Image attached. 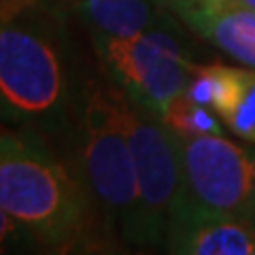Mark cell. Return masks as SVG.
<instances>
[{
	"mask_svg": "<svg viewBox=\"0 0 255 255\" xmlns=\"http://www.w3.org/2000/svg\"><path fill=\"white\" fill-rule=\"evenodd\" d=\"M245 68L221 66V64H194L185 96L198 105L211 109L221 122L236 109L243 94Z\"/></svg>",
	"mask_w": 255,
	"mask_h": 255,
	"instance_id": "10",
	"label": "cell"
},
{
	"mask_svg": "<svg viewBox=\"0 0 255 255\" xmlns=\"http://www.w3.org/2000/svg\"><path fill=\"white\" fill-rule=\"evenodd\" d=\"M223 124L236 136L255 145V68H245L241 100L232 113L223 119Z\"/></svg>",
	"mask_w": 255,
	"mask_h": 255,
	"instance_id": "12",
	"label": "cell"
},
{
	"mask_svg": "<svg viewBox=\"0 0 255 255\" xmlns=\"http://www.w3.org/2000/svg\"><path fill=\"white\" fill-rule=\"evenodd\" d=\"M187 26L232 60L255 68V9L241 0H166Z\"/></svg>",
	"mask_w": 255,
	"mask_h": 255,
	"instance_id": "7",
	"label": "cell"
},
{
	"mask_svg": "<svg viewBox=\"0 0 255 255\" xmlns=\"http://www.w3.org/2000/svg\"><path fill=\"white\" fill-rule=\"evenodd\" d=\"M166 0H81L79 13L94 36L130 38L157 30L164 19Z\"/></svg>",
	"mask_w": 255,
	"mask_h": 255,
	"instance_id": "9",
	"label": "cell"
},
{
	"mask_svg": "<svg viewBox=\"0 0 255 255\" xmlns=\"http://www.w3.org/2000/svg\"><path fill=\"white\" fill-rule=\"evenodd\" d=\"M94 43L115 85L155 115L164 117L185 94L194 62L166 30L157 28L130 38L94 36Z\"/></svg>",
	"mask_w": 255,
	"mask_h": 255,
	"instance_id": "6",
	"label": "cell"
},
{
	"mask_svg": "<svg viewBox=\"0 0 255 255\" xmlns=\"http://www.w3.org/2000/svg\"><path fill=\"white\" fill-rule=\"evenodd\" d=\"M122 111L136 170L145 247L162 245L181 189V138L162 117L134 102L124 90Z\"/></svg>",
	"mask_w": 255,
	"mask_h": 255,
	"instance_id": "5",
	"label": "cell"
},
{
	"mask_svg": "<svg viewBox=\"0 0 255 255\" xmlns=\"http://www.w3.org/2000/svg\"><path fill=\"white\" fill-rule=\"evenodd\" d=\"M247 221H251L255 226V194H253V202H251V209H249V215H247Z\"/></svg>",
	"mask_w": 255,
	"mask_h": 255,
	"instance_id": "13",
	"label": "cell"
},
{
	"mask_svg": "<svg viewBox=\"0 0 255 255\" xmlns=\"http://www.w3.org/2000/svg\"><path fill=\"white\" fill-rule=\"evenodd\" d=\"M58 30L32 15V6L6 13L0 30V94L4 115L47 119L68 94Z\"/></svg>",
	"mask_w": 255,
	"mask_h": 255,
	"instance_id": "3",
	"label": "cell"
},
{
	"mask_svg": "<svg viewBox=\"0 0 255 255\" xmlns=\"http://www.w3.org/2000/svg\"><path fill=\"white\" fill-rule=\"evenodd\" d=\"M181 189L168 228L206 219H247L255 194V149L234 145L223 134H202L181 138Z\"/></svg>",
	"mask_w": 255,
	"mask_h": 255,
	"instance_id": "4",
	"label": "cell"
},
{
	"mask_svg": "<svg viewBox=\"0 0 255 255\" xmlns=\"http://www.w3.org/2000/svg\"><path fill=\"white\" fill-rule=\"evenodd\" d=\"M0 206L51 249L77 245L90 226L81 185L32 134L0 136Z\"/></svg>",
	"mask_w": 255,
	"mask_h": 255,
	"instance_id": "1",
	"label": "cell"
},
{
	"mask_svg": "<svg viewBox=\"0 0 255 255\" xmlns=\"http://www.w3.org/2000/svg\"><path fill=\"white\" fill-rule=\"evenodd\" d=\"M81 126V168L105 232L117 234L128 245L145 247L140 194L124 126L122 90L117 85H94L87 94Z\"/></svg>",
	"mask_w": 255,
	"mask_h": 255,
	"instance_id": "2",
	"label": "cell"
},
{
	"mask_svg": "<svg viewBox=\"0 0 255 255\" xmlns=\"http://www.w3.org/2000/svg\"><path fill=\"white\" fill-rule=\"evenodd\" d=\"M241 2L247 4V6H253V9H255V0H241Z\"/></svg>",
	"mask_w": 255,
	"mask_h": 255,
	"instance_id": "14",
	"label": "cell"
},
{
	"mask_svg": "<svg viewBox=\"0 0 255 255\" xmlns=\"http://www.w3.org/2000/svg\"><path fill=\"white\" fill-rule=\"evenodd\" d=\"M166 251L181 255H251L255 226L247 219H206L174 223L166 232Z\"/></svg>",
	"mask_w": 255,
	"mask_h": 255,
	"instance_id": "8",
	"label": "cell"
},
{
	"mask_svg": "<svg viewBox=\"0 0 255 255\" xmlns=\"http://www.w3.org/2000/svg\"><path fill=\"white\" fill-rule=\"evenodd\" d=\"M162 119L179 138L202 136V134H223V130L219 128V119L213 115V111L198 105L185 94L172 102L168 113Z\"/></svg>",
	"mask_w": 255,
	"mask_h": 255,
	"instance_id": "11",
	"label": "cell"
}]
</instances>
